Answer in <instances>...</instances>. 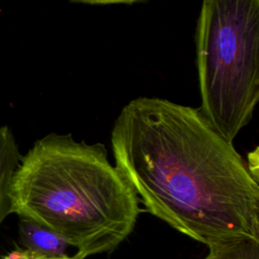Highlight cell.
Here are the masks:
<instances>
[{
    "instance_id": "6da1fadb",
    "label": "cell",
    "mask_w": 259,
    "mask_h": 259,
    "mask_svg": "<svg viewBox=\"0 0 259 259\" xmlns=\"http://www.w3.org/2000/svg\"><path fill=\"white\" fill-rule=\"evenodd\" d=\"M115 167L148 212L207 247L259 240V181L198 108L157 97L123 106Z\"/></svg>"
},
{
    "instance_id": "7a4b0ae2",
    "label": "cell",
    "mask_w": 259,
    "mask_h": 259,
    "mask_svg": "<svg viewBox=\"0 0 259 259\" xmlns=\"http://www.w3.org/2000/svg\"><path fill=\"white\" fill-rule=\"evenodd\" d=\"M10 210L75 247L78 259L114 251L133 232L140 199L102 144L49 134L21 157L9 189Z\"/></svg>"
},
{
    "instance_id": "3957f363",
    "label": "cell",
    "mask_w": 259,
    "mask_h": 259,
    "mask_svg": "<svg viewBox=\"0 0 259 259\" xmlns=\"http://www.w3.org/2000/svg\"><path fill=\"white\" fill-rule=\"evenodd\" d=\"M196 60L198 109L233 143L259 100V0H202Z\"/></svg>"
},
{
    "instance_id": "277c9868",
    "label": "cell",
    "mask_w": 259,
    "mask_h": 259,
    "mask_svg": "<svg viewBox=\"0 0 259 259\" xmlns=\"http://www.w3.org/2000/svg\"><path fill=\"white\" fill-rule=\"evenodd\" d=\"M18 233L24 249L49 256L66 255L69 244L54 231L26 218H19Z\"/></svg>"
},
{
    "instance_id": "5b68a950",
    "label": "cell",
    "mask_w": 259,
    "mask_h": 259,
    "mask_svg": "<svg viewBox=\"0 0 259 259\" xmlns=\"http://www.w3.org/2000/svg\"><path fill=\"white\" fill-rule=\"evenodd\" d=\"M21 156L11 130L0 125V225L11 213L9 189Z\"/></svg>"
},
{
    "instance_id": "8992f818",
    "label": "cell",
    "mask_w": 259,
    "mask_h": 259,
    "mask_svg": "<svg viewBox=\"0 0 259 259\" xmlns=\"http://www.w3.org/2000/svg\"><path fill=\"white\" fill-rule=\"evenodd\" d=\"M203 259H259V240L242 238L207 247Z\"/></svg>"
},
{
    "instance_id": "52a82bcc",
    "label": "cell",
    "mask_w": 259,
    "mask_h": 259,
    "mask_svg": "<svg viewBox=\"0 0 259 259\" xmlns=\"http://www.w3.org/2000/svg\"><path fill=\"white\" fill-rule=\"evenodd\" d=\"M0 259H78V258H76L75 256H72V257L68 256L67 254L62 256H49V255L34 253L26 249H22V250L12 251L2 256Z\"/></svg>"
},
{
    "instance_id": "ba28073f",
    "label": "cell",
    "mask_w": 259,
    "mask_h": 259,
    "mask_svg": "<svg viewBox=\"0 0 259 259\" xmlns=\"http://www.w3.org/2000/svg\"><path fill=\"white\" fill-rule=\"evenodd\" d=\"M72 2L85 3V4H97V5H107V4H132L135 2H140L143 0H70Z\"/></svg>"
}]
</instances>
